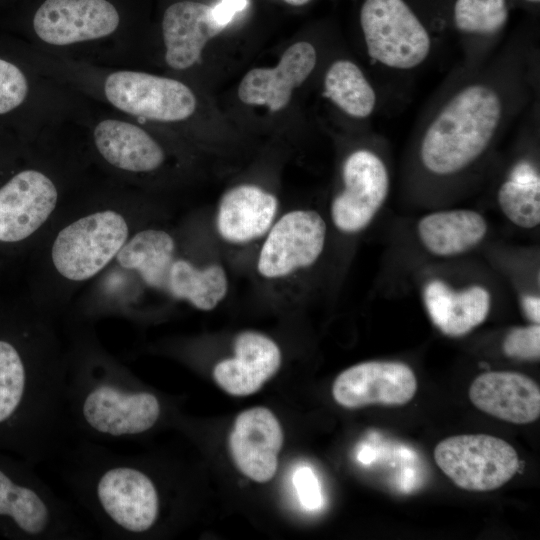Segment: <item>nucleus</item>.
<instances>
[{"label":"nucleus","mask_w":540,"mask_h":540,"mask_svg":"<svg viewBox=\"0 0 540 540\" xmlns=\"http://www.w3.org/2000/svg\"><path fill=\"white\" fill-rule=\"evenodd\" d=\"M28 92L26 77L14 64L0 59V114L18 107Z\"/></svg>","instance_id":"nucleus-28"},{"label":"nucleus","mask_w":540,"mask_h":540,"mask_svg":"<svg viewBox=\"0 0 540 540\" xmlns=\"http://www.w3.org/2000/svg\"><path fill=\"white\" fill-rule=\"evenodd\" d=\"M423 298L433 324L451 337L469 333L485 321L490 310V294L482 286L454 290L441 280H432Z\"/></svg>","instance_id":"nucleus-20"},{"label":"nucleus","mask_w":540,"mask_h":540,"mask_svg":"<svg viewBox=\"0 0 540 540\" xmlns=\"http://www.w3.org/2000/svg\"><path fill=\"white\" fill-rule=\"evenodd\" d=\"M360 25L369 57L383 67L414 69L431 53L427 28L404 0H365Z\"/></svg>","instance_id":"nucleus-6"},{"label":"nucleus","mask_w":540,"mask_h":540,"mask_svg":"<svg viewBox=\"0 0 540 540\" xmlns=\"http://www.w3.org/2000/svg\"><path fill=\"white\" fill-rule=\"evenodd\" d=\"M234 356L218 362L213 369L216 383L228 394L247 396L257 392L281 365L277 343L267 335L246 330L236 335Z\"/></svg>","instance_id":"nucleus-17"},{"label":"nucleus","mask_w":540,"mask_h":540,"mask_svg":"<svg viewBox=\"0 0 540 540\" xmlns=\"http://www.w3.org/2000/svg\"><path fill=\"white\" fill-rule=\"evenodd\" d=\"M249 4L248 0H220L212 6L216 22L224 28L232 21L236 13L243 11Z\"/></svg>","instance_id":"nucleus-31"},{"label":"nucleus","mask_w":540,"mask_h":540,"mask_svg":"<svg viewBox=\"0 0 540 540\" xmlns=\"http://www.w3.org/2000/svg\"><path fill=\"white\" fill-rule=\"evenodd\" d=\"M59 199L54 182L27 169L0 187V243L18 244L33 237L51 218Z\"/></svg>","instance_id":"nucleus-11"},{"label":"nucleus","mask_w":540,"mask_h":540,"mask_svg":"<svg viewBox=\"0 0 540 540\" xmlns=\"http://www.w3.org/2000/svg\"><path fill=\"white\" fill-rule=\"evenodd\" d=\"M507 19L506 0H456L454 4V24L465 34H496L504 27Z\"/></svg>","instance_id":"nucleus-27"},{"label":"nucleus","mask_w":540,"mask_h":540,"mask_svg":"<svg viewBox=\"0 0 540 540\" xmlns=\"http://www.w3.org/2000/svg\"><path fill=\"white\" fill-rule=\"evenodd\" d=\"M104 92L117 109L163 122L187 119L197 105L194 93L184 83L144 72H114L106 78Z\"/></svg>","instance_id":"nucleus-9"},{"label":"nucleus","mask_w":540,"mask_h":540,"mask_svg":"<svg viewBox=\"0 0 540 540\" xmlns=\"http://www.w3.org/2000/svg\"><path fill=\"white\" fill-rule=\"evenodd\" d=\"M317 62L314 46L306 41L292 44L274 68H253L242 78L239 99L247 105H264L272 112L285 108L292 92L310 76Z\"/></svg>","instance_id":"nucleus-16"},{"label":"nucleus","mask_w":540,"mask_h":540,"mask_svg":"<svg viewBox=\"0 0 540 540\" xmlns=\"http://www.w3.org/2000/svg\"><path fill=\"white\" fill-rule=\"evenodd\" d=\"M510 103L504 86L488 77L459 86L424 124L419 142L423 167L449 176L470 166L504 126Z\"/></svg>","instance_id":"nucleus-3"},{"label":"nucleus","mask_w":540,"mask_h":540,"mask_svg":"<svg viewBox=\"0 0 540 540\" xmlns=\"http://www.w3.org/2000/svg\"><path fill=\"white\" fill-rule=\"evenodd\" d=\"M437 466L458 487L476 492L498 489L518 471L516 450L488 434H462L440 441L434 449Z\"/></svg>","instance_id":"nucleus-7"},{"label":"nucleus","mask_w":540,"mask_h":540,"mask_svg":"<svg viewBox=\"0 0 540 540\" xmlns=\"http://www.w3.org/2000/svg\"><path fill=\"white\" fill-rule=\"evenodd\" d=\"M469 398L479 410L503 421L528 424L540 415V389L530 377L511 371L478 375Z\"/></svg>","instance_id":"nucleus-18"},{"label":"nucleus","mask_w":540,"mask_h":540,"mask_svg":"<svg viewBox=\"0 0 540 540\" xmlns=\"http://www.w3.org/2000/svg\"><path fill=\"white\" fill-rule=\"evenodd\" d=\"M279 200L255 184H239L221 196L215 212V230L222 241L247 245L263 239L278 217Z\"/></svg>","instance_id":"nucleus-15"},{"label":"nucleus","mask_w":540,"mask_h":540,"mask_svg":"<svg viewBox=\"0 0 540 540\" xmlns=\"http://www.w3.org/2000/svg\"><path fill=\"white\" fill-rule=\"evenodd\" d=\"M65 411L72 439L106 444L154 431L167 406L91 334L79 333L66 352Z\"/></svg>","instance_id":"nucleus-2"},{"label":"nucleus","mask_w":540,"mask_h":540,"mask_svg":"<svg viewBox=\"0 0 540 540\" xmlns=\"http://www.w3.org/2000/svg\"><path fill=\"white\" fill-rule=\"evenodd\" d=\"M293 485L301 505L308 511L319 510L323 504L320 482L314 471L299 466L293 474Z\"/></svg>","instance_id":"nucleus-30"},{"label":"nucleus","mask_w":540,"mask_h":540,"mask_svg":"<svg viewBox=\"0 0 540 540\" xmlns=\"http://www.w3.org/2000/svg\"><path fill=\"white\" fill-rule=\"evenodd\" d=\"M526 1L532 2V3H538L539 2V0H526Z\"/></svg>","instance_id":"nucleus-34"},{"label":"nucleus","mask_w":540,"mask_h":540,"mask_svg":"<svg viewBox=\"0 0 540 540\" xmlns=\"http://www.w3.org/2000/svg\"><path fill=\"white\" fill-rule=\"evenodd\" d=\"M119 20L107 0H45L34 15L33 27L44 42L62 46L108 36Z\"/></svg>","instance_id":"nucleus-13"},{"label":"nucleus","mask_w":540,"mask_h":540,"mask_svg":"<svg viewBox=\"0 0 540 540\" xmlns=\"http://www.w3.org/2000/svg\"><path fill=\"white\" fill-rule=\"evenodd\" d=\"M223 29L214 19L212 6L193 1L170 5L162 20L166 63L176 70L193 66L207 42Z\"/></svg>","instance_id":"nucleus-19"},{"label":"nucleus","mask_w":540,"mask_h":540,"mask_svg":"<svg viewBox=\"0 0 540 540\" xmlns=\"http://www.w3.org/2000/svg\"><path fill=\"white\" fill-rule=\"evenodd\" d=\"M93 136L100 155L120 170L151 172L165 161L162 147L134 124L114 119L103 120L95 127Z\"/></svg>","instance_id":"nucleus-21"},{"label":"nucleus","mask_w":540,"mask_h":540,"mask_svg":"<svg viewBox=\"0 0 540 540\" xmlns=\"http://www.w3.org/2000/svg\"><path fill=\"white\" fill-rule=\"evenodd\" d=\"M503 351L511 358L538 360L540 356L539 324L512 329L503 341Z\"/></svg>","instance_id":"nucleus-29"},{"label":"nucleus","mask_w":540,"mask_h":540,"mask_svg":"<svg viewBox=\"0 0 540 540\" xmlns=\"http://www.w3.org/2000/svg\"><path fill=\"white\" fill-rule=\"evenodd\" d=\"M131 236L122 212L100 209L63 226L50 248L56 273L73 283L88 281L103 271Z\"/></svg>","instance_id":"nucleus-5"},{"label":"nucleus","mask_w":540,"mask_h":540,"mask_svg":"<svg viewBox=\"0 0 540 540\" xmlns=\"http://www.w3.org/2000/svg\"><path fill=\"white\" fill-rule=\"evenodd\" d=\"M342 181V190L331 202V219L339 231L354 234L368 226L384 204L389 173L376 153L358 149L344 160Z\"/></svg>","instance_id":"nucleus-10"},{"label":"nucleus","mask_w":540,"mask_h":540,"mask_svg":"<svg viewBox=\"0 0 540 540\" xmlns=\"http://www.w3.org/2000/svg\"><path fill=\"white\" fill-rule=\"evenodd\" d=\"M228 289V275L221 264L198 265L176 256L163 292L176 300L187 301L196 309L210 311L223 301Z\"/></svg>","instance_id":"nucleus-24"},{"label":"nucleus","mask_w":540,"mask_h":540,"mask_svg":"<svg viewBox=\"0 0 540 540\" xmlns=\"http://www.w3.org/2000/svg\"><path fill=\"white\" fill-rule=\"evenodd\" d=\"M176 256L177 245L171 233L150 227L131 234L115 260L122 268L137 273L148 287L163 292Z\"/></svg>","instance_id":"nucleus-23"},{"label":"nucleus","mask_w":540,"mask_h":540,"mask_svg":"<svg viewBox=\"0 0 540 540\" xmlns=\"http://www.w3.org/2000/svg\"><path fill=\"white\" fill-rule=\"evenodd\" d=\"M66 352L47 317H0V451L33 465L72 440L65 411Z\"/></svg>","instance_id":"nucleus-1"},{"label":"nucleus","mask_w":540,"mask_h":540,"mask_svg":"<svg viewBox=\"0 0 540 540\" xmlns=\"http://www.w3.org/2000/svg\"><path fill=\"white\" fill-rule=\"evenodd\" d=\"M498 204L515 225L530 229L540 222V177L534 164L520 160L499 187Z\"/></svg>","instance_id":"nucleus-26"},{"label":"nucleus","mask_w":540,"mask_h":540,"mask_svg":"<svg viewBox=\"0 0 540 540\" xmlns=\"http://www.w3.org/2000/svg\"><path fill=\"white\" fill-rule=\"evenodd\" d=\"M92 532L39 476L35 465L0 451V537L83 540Z\"/></svg>","instance_id":"nucleus-4"},{"label":"nucleus","mask_w":540,"mask_h":540,"mask_svg":"<svg viewBox=\"0 0 540 540\" xmlns=\"http://www.w3.org/2000/svg\"><path fill=\"white\" fill-rule=\"evenodd\" d=\"M522 307L527 317L534 323L540 321V299L539 296L526 295L522 298Z\"/></svg>","instance_id":"nucleus-32"},{"label":"nucleus","mask_w":540,"mask_h":540,"mask_svg":"<svg viewBox=\"0 0 540 540\" xmlns=\"http://www.w3.org/2000/svg\"><path fill=\"white\" fill-rule=\"evenodd\" d=\"M417 391V379L406 364L367 361L340 373L332 386L334 400L345 408L371 404L404 405Z\"/></svg>","instance_id":"nucleus-12"},{"label":"nucleus","mask_w":540,"mask_h":540,"mask_svg":"<svg viewBox=\"0 0 540 540\" xmlns=\"http://www.w3.org/2000/svg\"><path fill=\"white\" fill-rule=\"evenodd\" d=\"M283 430L266 407H253L235 419L229 436V449L236 467L258 483L270 481L277 470Z\"/></svg>","instance_id":"nucleus-14"},{"label":"nucleus","mask_w":540,"mask_h":540,"mask_svg":"<svg viewBox=\"0 0 540 540\" xmlns=\"http://www.w3.org/2000/svg\"><path fill=\"white\" fill-rule=\"evenodd\" d=\"M323 95L357 119L369 117L377 103L376 92L361 68L346 59L337 60L328 68Z\"/></svg>","instance_id":"nucleus-25"},{"label":"nucleus","mask_w":540,"mask_h":540,"mask_svg":"<svg viewBox=\"0 0 540 540\" xmlns=\"http://www.w3.org/2000/svg\"><path fill=\"white\" fill-rule=\"evenodd\" d=\"M327 226L319 212L293 209L278 216L263 237L256 270L266 280H285L310 268L321 256Z\"/></svg>","instance_id":"nucleus-8"},{"label":"nucleus","mask_w":540,"mask_h":540,"mask_svg":"<svg viewBox=\"0 0 540 540\" xmlns=\"http://www.w3.org/2000/svg\"><path fill=\"white\" fill-rule=\"evenodd\" d=\"M487 230L485 218L467 209L430 213L417 225L424 247L440 257L456 256L471 250L483 240Z\"/></svg>","instance_id":"nucleus-22"},{"label":"nucleus","mask_w":540,"mask_h":540,"mask_svg":"<svg viewBox=\"0 0 540 540\" xmlns=\"http://www.w3.org/2000/svg\"><path fill=\"white\" fill-rule=\"evenodd\" d=\"M283 1L292 6H302L310 2L311 0H283Z\"/></svg>","instance_id":"nucleus-33"}]
</instances>
